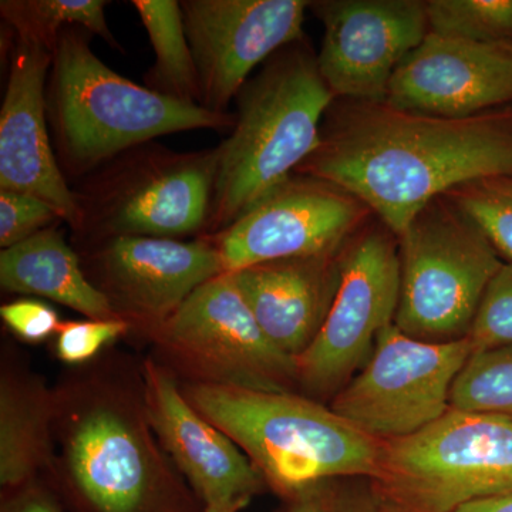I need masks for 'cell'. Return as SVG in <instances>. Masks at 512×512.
Masks as SVG:
<instances>
[{
	"instance_id": "33",
	"label": "cell",
	"mask_w": 512,
	"mask_h": 512,
	"mask_svg": "<svg viewBox=\"0 0 512 512\" xmlns=\"http://www.w3.org/2000/svg\"><path fill=\"white\" fill-rule=\"evenodd\" d=\"M454 512H512V491L473 501Z\"/></svg>"
},
{
	"instance_id": "7",
	"label": "cell",
	"mask_w": 512,
	"mask_h": 512,
	"mask_svg": "<svg viewBox=\"0 0 512 512\" xmlns=\"http://www.w3.org/2000/svg\"><path fill=\"white\" fill-rule=\"evenodd\" d=\"M397 239L400 295L394 326L426 342L467 339L503 258L447 195L429 202Z\"/></svg>"
},
{
	"instance_id": "22",
	"label": "cell",
	"mask_w": 512,
	"mask_h": 512,
	"mask_svg": "<svg viewBox=\"0 0 512 512\" xmlns=\"http://www.w3.org/2000/svg\"><path fill=\"white\" fill-rule=\"evenodd\" d=\"M131 5L147 30L156 55V62L144 77V86L168 99L200 104V82L181 2L133 0Z\"/></svg>"
},
{
	"instance_id": "14",
	"label": "cell",
	"mask_w": 512,
	"mask_h": 512,
	"mask_svg": "<svg viewBox=\"0 0 512 512\" xmlns=\"http://www.w3.org/2000/svg\"><path fill=\"white\" fill-rule=\"evenodd\" d=\"M322 22L316 59L336 99L386 103L400 64L429 35L423 0H319Z\"/></svg>"
},
{
	"instance_id": "34",
	"label": "cell",
	"mask_w": 512,
	"mask_h": 512,
	"mask_svg": "<svg viewBox=\"0 0 512 512\" xmlns=\"http://www.w3.org/2000/svg\"><path fill=\"white\" fill-rule=\"evenodd\" d=\"M249 504V501H232V503H224L210 505L204 507V512H241Z\"/></svg>"
},
{
	"instance_id": "19",
	"label": "cell",
	"mask_w": 512,
	"mask_h": 512,
	"mask_svg": "<svg viewBox=\"0 0 512 512\" xmlns=\"http://www.w3.org/2000/svg\"><path fill=\"white\" fill-rule=\"evenodd\" d=\"M343 248L231 272L259 328L286 355H302L328 318L339 288Z\"/></svg>"
},
{
	"instance_id": "32",
	"label": "cell",
	"mask_w": 512,
	"mask_h": 512,
	"mask_svg": "<svg viewBox=\"0 0 512 512\" xmlns=\"http://www.w3.org/2000/svg\"><path fill=\"white\" fill-rule=\"evenodd\" d=\"M10 493L2 512H62L52 497L32 483Z\"/></svg>"
},
{
	"instance_id": "5",
	"label": "cell",
	"mask_w": 512,
	"mask_h": 512,
	"mask_svg": "<svg viewBox=\"0 0 512 512\" xmlns=\"http://www.w3.org/2000/svg\"><path fill=\"white\" fill-rule=\"evenodd\" d=\"M185 399L234 441L266 485L288 498L338 477L375 476L383 441L319 400L210 383H188Z\"/></svg>"
},
{
	"instance_id": "29",
	"label": "cell",
	"mask_w": 512,
	"mask_h": 512,
	"mask_svg": "<svg viewBox=\"0 0 512 512\" xmlns=\"http://www.w3.org/2000/svg\"><path fill=\"white\" fill-rule=\"evenodd\" d=\"M47 202L15 191H0V247L8 249L62 222Z\"/></svg>"
},
{
	"instance_id": "3",
	"label": "cell",
	"mask_w": 512,
	"mask_h": 512,
	"mask_svg": "<svg viewBox=\"0 0 512 512\" xmlns=\"http://www.w3.org/2000/svg\"><path fill=\"white\" fill-rule=\"evenodd\" d=\"M335 94L305 39L276 52L237 96L231 133L217 147L218 167L204 235L234 224L318 150Z\"/></svg>"
},
{
	"instance_id": "9",
	"label": "cell",
	"mask_w": 512,
	"mask_h": 512,
	"mask_svg": "<svg viewBox=\"0 0 512 512\" xmlns=\"http://www.w3.org/2000/svg\"><path fill=\"white\" fill-rule=\"evenodd\" d=\"M400 295L399 239L375 215L342 252L338 292L322 329L296 357L299 387L315 400L336 396L363 369Z\"/></svg>"
},
{
	"instance_id": "11",
	"label": "cell",
	"mask_w": 512,
	"mask_h": 512,
	"mask_svg": "<svg viewBox=\"0 0 512 512\" xmlns=\"http://www.w3.org/2000/svg\"><path fill=\"white\" fill-rule=\"evenodd\" d=\"M474 349L470 339L436 343L384 329L363 369L330 402V409L367 436H412L451 407V390Z\"/></svg>"
},
{
	"instance_id": "10",
	"label": "cell",
	"mask_w": 512,
	"mask_h": 512,
	"mask_svg": "<svg viewBox=\"0 0 512 512\" xmlns=\"http://www.w3.org/2000/svg\"><path fill=\"white\" fill-rule=\"evenodd\" d=\"M150 336L192 382L272 393L299 387L295 357L266 338L231 272L201 285Z\"/></svg>"
},
{
	"instance_id": "18",
	"label": "cell",
	"mask_w": 512,
	"mask_h": 512,
	"mask_svg": "<svg viewBox=\"0 0 512 512\" xmlns=\"http://www.w3.org/2000/svg\"><path fill=\"white\" fill-rule=\"evenodd\" d=\"M143 396L157 439L204 507L251 501L264 491V477L247 454L201 416L173 375L151 360L143 366Z\"/></svg>"
},
{
	"instance_id": "20",
	"label": "cell",
	"mask_w": 512,
	"mask_h": 512,
	"mask_svg": "<svg viewBox=\"0 0 512 512\" xmlns=\"http://www.w3.org/2000/svg\"><path fill=\"white\" fill-rule=\"evenodd\" d=\"M0 285L8 292L43 296L89 319H119L106 296L87 278L82 259L57 225L2 249Z\"/></svg>"
},
{
	"instance_id": "16",
	"label": "cell",
	"mask_w": 512,
	"mask_h": 512,
	"mask_svg": "<svg viewBox=\"0 0 512 512\" xmlns=\"http://www.w3.org/2000/svg\"><path fill=\"white\" fill-rule=\"evenodd\" d=\"M386 103L451 119L507 109L512 42H471L429 32L393 74Z\"/></svg>"
},
{
	"instance_id": "21",
	"label": "cell",
	"mask_w": 512,
	"mask_h": 512,
	"mask_svg": "<svg viewBox=\"0 0 512 512\" xmlns=\"http://www.w3.org/2000/svg\"><path fill=\"white\" fill-rule=\"evenodd\" d=\"M55 394L29 373L6 372L0 382V484L16 491L53 467Z\"/></svg>"
},
{
	"instance_id": "2",
	"label": "cell",
	"mask_w": 512,
	"mask_h": 512,
	"mask_svg": "<svg viewBox=\"0 0 512 512\" xmlns=\"http://www.w3.org/2000/svg\"><path fill=\"white\" fill-rule=\"evenodd\" d=\"M92 379L55 394L53 467L83 512H190L141 394ZM52 467V468H53Z\"/></svg>"
},
{
	"instance_id": "28",
	"label": "cell",
	"mask_w": 512,
	"mask_h": 512,
	"mask_svg": "<svg viewBox=\"0 0 512 512\" xmlns=\"http://www.w3.org/2000/svg\"><path fill=\"white\" fill-rule=\"evenodd\" d=\"M468 339L474 352L512 346L511 262H505L488 286Z\"/></svg>"
},
{
	"instance_id": "26",
	"label": "cell",
	"mask_w": 512,
	"mask_h": 512,
	"mask_svg": "<svg viewBox=\"0 0 512 512\" xmlns=\"http://www.w3.org/2000/svg\"><path fill=\"white\" fill-rule=\"evenodd\" d=\"M447 197L483 231L503 261L512 264V175L460 185Z\"/></svg>"
},
{
	"instance_id": "30",
	"label": "cell",
	"mask_w": 512,
	"mask_h": 512,
	"mask_svg": "<svg viewBox=\"0 0 512 512\" xmlns=\"http://www.w3.org/2000/svg\"><path fill=\"white\" fill-rule=\"evenodd\" d=\"M131 326L120 319L74 320L60 323L56 333V353L70 365L93 359L104 346L126 335Z\"/></svg>"
},
{
	"instance_id": "17",
	"label": "cell",
	"mask_w": 512,
	"mask_h": 512,
	"mask_svg": "<svg viewBox=\"0 0 512 512\" xmlns=\"http://www.w3.org/2000/svg\"><path fill=\"white\" fill-rule=\"evenodd\" d=\"M52 60V50L15 37L0 110V191L47 202L74 232L80 224L79 204L57 163L47 121Z\"/></svg>"
},
{
	"instance_id": "31",
	"label": "cell",
	"mask_w": 512,
	"mask_h": 512,
	"mask_svg": "<svg viewBox=\"0 0 512 512\" xmlns=\"http://www.w3.org/2000/svg\"><path fill=\"white\" fill-rule=\"evenodd\" d=\"M0 316L5 325L26 342H43L56 335L60 326L55 309L32 299H20L3 305Z\"/></svg>"
},
{
	"instance_id": "15",
	"label": "cell",
	"mask_w": 512,
	"mask_h": 512,
	"mask_svg": "<svg viewBox=\"0 0 512 512\" xmlns=\"http://www.w3.org/2000/svg\"><path fill=\"white\" fill-rule=\"evenodd\" d=\"M309 8L306 0H183L201 106L228 113L259 64L305 39Z\"/></svg>"
},
{
	"instance_id": "27",
	"label": "cell",
	"mask_w": 512,
	"mask_h": 512,
	"mask_svg": "<svg viewBox=\"0 0 512 512\" xmlns=\"http://www.w3.org/2000/svg\"><path fill=\"white\" fill-rule=\"evenodd\" d=\"M285 512H394L370 477L319 481L288 497Z\"/></svg>"
},
{
	"instance_id": "23",
	"label": "cell",
	"mask_w": 512,
	"mask_h": 512,
	"mask_svg": "<svg viewBox=\"0 0 512 512\" xmlns=\"http://www.w3.org/2000/svg\"><path fill=\"white\" fill-rule=\"evenodd\" d=\"M106 0H2L0 15L18 39L55 50L64 29L80 28L100 36L117 50L106 19Z\"/></svg>"
},
{
	"instance_id": "25",
	"label": "cell",
	"mask_w": 512,
	"mask_h": 512,
	"mask_svg": "<svg viewBox=\"0 0 512 512\" xmlns=\"http://www.w3.org/2000/svg\"><path fill=\"white\" fill-rule=\"evenodd\" d=\"M429 32L480 43L512 42V0H429Z\"/></svg>"
},
{
	"instance_id": "13",
	"label": "cell",
	"mask_w": 512,
	"mask_h": 512,
	"mask_svg": "<svg viewBox=\"0 0 512 512\" xmlns=\"http://www.w3.org/2000/svg\"><path fill=\"white\" fill-rule=\"evenodd\" d=\"M87 278L117 318L148 336L171 318L205 282L224 274V262L207 237H117L83 245Z\"/></svg>"
},
{
	"instance_id": "12",
	"label": "cell",
	"mask_w": 512,
	"mask_h": 512,
	"mask_svg": "<svg viewBox=\"0 0 512 512\" xmlns=\"http://www.w3.org/2000/svg\"><path fill=\"white\" fill-rule=\"evenodd\" d=\"M372 217L362 201L342 188L293 174L234 224L204 237L220 252L225 272H235L278 259L339 251Z\"/></svg>"
},
{
	"instance_id": "4",
	"label": "cell",
	"mask_w": 512,
	"mask_h": 512,
	"mask_svg": "<svg viewBox=\"0 0 512 512\" xmlns=\"http://www.w3.org/2000/svg\"><path fill=\"white\" fill-rule=\"evenodd\" d=\"M90 36L84 29H64L47 77V121L66 180L86 178L157 137L234 127L232 114L168 99L120 76L94 55Z\"/></svg>"
},
{
	"instance_id": "24",
	"label": "cell",
	"mask_w": 512,
	"mask_h": 512,
	"mask_svg": "<svg viewBox=\"0 0 512 512\" xmlns=\"http://www.w3.org/2000/svg\"><path fill=\"white\" fill-rule=\"evenodd\" d=\"M451 407L512 421V346L473 352L451 390Z\"/></svg>"
},
{
	"instance_id": "1",
	"label": "cell",
	"mask_w": 512,
	"mask_h": 512,
	"mask_svg": "<svg viewBox=\"0 0 512 512\" xmlns=\"http://www.w3.org/2000/svg\"><path fill=\"white\" fill-rule=\"evenodd\" d=\"M295 174L342 188L396 237L460 185L512 175V110L451 119L336 99L318 150Z\"/></svg>"
},
{
	"instance_id": "6",
	"label": "cell",
	"mask_w": 512,
	"mask_h": 512,
	"mask_svg": "<svg viewBox=\"0 0 512 512\" xmlns=\"http://www.w3.org/2000/svg\"><path fill=\"white\" fill-rule=\"evenodd\" d=\"M217 167V147L192 153L153 143L131 148L74 190L80 211L74 237L82 245L117 237H202Z\"/></svg>"
},
{
	"instance_id": "8",
	"label": "cell",
	"mask_w": 512,
	"mask_h": 512,
	"mask_svg": "<svg viewBox=\"0 0 512 512\" xmlns=\"http://www.w3.org/2000/svg\"><path fill=\"white\" fill-rule=\"evenodd\" d=\"M394 512H454L512 491V421L450 407L412 436L383 441L375 476Z\"/></svg>"
}]
</instances>
